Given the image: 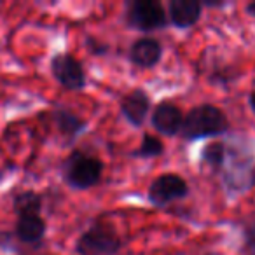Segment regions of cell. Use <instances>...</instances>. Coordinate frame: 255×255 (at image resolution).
Instances as JSON below:
<instances>
[{"label":"cell","instance_id":"1","mask_svg":"<svg viewBox=\"0 0 255 255\" xmlns=\"http://www.w3.org/2000/svg\"><path fill=\"white\" fill-rule=\"evenodd\" d=\"M229 126L227 117L220 109L213 105H199L194 107L187 117H184L182 124V135L187 140L205 138V136H215L224 133Z\"/></svg>","mask_w":255,"mask_h":255},{"label":"cell","instance_id":"2","mask_svg":"<svg viewBox=\"0 0 255 255\" xmlns=\"http://www.w3.org/2000/svg\"><path fill=\"white\" fill-rule=\"evenodd\" d=\"M102 170L103 164L100 159L75 152L65 166V178L72 187L88 189L98 184L100 177H102Z\"/></svg>","mask_w":255,"mask_h":255},{"label":"cell","instance_id":"3","mask_svg":"<svg viewBox=\"0 0 255 255\" xmlns=\"http://www.w3.org/2000/svg\"><path fill=\"white\" fill-rule=\"evenodd\" d=\"M75 248L79 255H114L121 248V240L112 229L96 226L79 238Z\"/></svg>","mask_w":255,"mask_h":255},{"label":"cell","instance_id":"4","mask_svg":"<svg viewBox=\"0 0 255 255\" xmlns=\"http://www.w3.org/2000/svg\"><path fill=\"white\" fill-rule=\"evenodd\" d=\"M128 21L135 28L149 32L166 25V12L163 5L154 0H136L128 9Z\"/></svg>","mask_w":255,"mask_h":255},{"label":"cell","instance_id":"5","mask_svg":"<svg viewBox=\"0 0 255 255\" xmlns=\"http://www.w3.org/2000/svg\"><path fill=\"white\" fill-rule=\"evenodd\" d=\"M189 187L185 180L178 175L166 173L157 177L149 189V198L156 205H166L175 199H180L187 194Z\"/></svg>","mask_w":255,"mask_h":255},{"label":"cell","instance_id":"6","mask_svg":"<svg viewBox=\"0 0 255 255\" xmlns=\"http://www.w3.org/2000/svg\"><path fill=\"white\" fill-rule=\"evenodd\" d=\"M53 75L68 89H82L86 84L84 68L70 54H58L53 60Z\"/></svg>","mask_w":255,"mask_h":255},{"label":"cell","instance_id":"7","mask_svg":"<svg viewBox=\"0 0 255 255\" xmlns=\"http://www.w3.org/2000/svg\"><path fill=\"white\" fill-rule=\"evenodd\" d=\"M152 124L157 131H161L163 135H175V133L182 131L184 116H182L180 109L177 105L163 102L154 109Z\"/></svg>","mask_w":255,"mask_h":255},{"label":"cell","instance_id":"8","mask_svg":"<svg viewBox=\"0 0 255 255\" xmlns=\"http://www.w3.org/2000/svg\"><path fill=\"white\" fill-rule=\"evenodd\" d=\"M121 109H123V114L128 121L135 126H140V124L145 121L147 114H149L150 109V100L147 96L145 91L142 89H135L129 95H126L121 102Z\"/></svg>","mask_w":255,"mask_h":255},{"label":"cell","instance_id":"9","mask_svg":"<svg viewBox=\"0 0 255 255\" xmlns=\"http://www.w3.org/2000/svg\"><path fill=\"white\" fill-rule=\"evenodd\" d=\"M161 54H163V47L157 42L156 39H138L131 47V61L135 65L142 68H152L154 65H157V61L161 60Z\"/></svg>","mask_w":255,"mask_h":255},{"label":"cell","instance_id":"10","mask_svg":"<svg viewBox=\"0 0 255 255\" xmlns=\"http://www.w3.org/2000/svg\"><path fill=\"white\" fill-rule=\"evenodd\" d=\"M201 16V4L196 0H171L170 18L171 23L178 28L192 26Z\"/></svg>","mask_w":255,"mask_h":255},{"label":"cell","instance_id":"11","mask_svg":"<svg viewBox=\"0 0 255 255\" xmlns=\"http://www.w3.org/2000/svg\"><path fill=\"white\" fill-rule=\"evenodd\" d=\"M46 233V224L39 215H21L16 224V234L26 243L39 241Z\"/></svg>","mask_w":255,"mask_h":255},{"label":"cell","instance_id":"12","mask_svg":"<svg viewBox=\"0 0 255 255\" xmlns=\"http://www.w3.org/2000/svg\"><path fill=\"white\" fill-rule=\"evenodd\" d=\"M16 210H18L19 217L21 215H37V212L40 210V198L33 192H26L16 198L14 203Z\"/></svg>","mask_w":255,"mask_h":255},{"label":"cell","instance_id":"13","mask_svg":"<svg viewBox=\"0 0 255 255\" xmlns=\"http://www.w3.org/2000/svg\"><path fill=\"white\" fill-rule=\"evenodd\" d=\"M224 157H226V147L222 142H212L205 147L203 150V159L213 168H220L224 163Z\"/></svg>","mask_w":255,"mask_h":255},{"label":"cell","instance_id":"14","mask_svg":"<svg viewBox=\"0 0 255 255\" xmlns=\"http://www.w3.org/2000/svg\"><path fill=\"white\" fill-rule=\"evenodd\" d=\"M56 124L61 131L67 133V135H75V133H79L82 129L81 119L75 117L74 114L65 112V110H61V112L56 114Z\"/></svg>","mask_w":255,"mask_h":255},{"label":"cell","instance_id":"15","mask_svg":"<svg viewBox=\"0 0 255 255\" xmlns=\"http://www.w3.org/2000/svg\"><path fill=\"white\" fill-rule=\"evenodd\" d=\"M164 145L159 138L152 135H145L143 136V142H142V147L135 152V156L138 157H152V156H159L163 152Z\"/></svg>","mask_w":255,"mask_h":255},{"label":"cell","instance_id":"16","mask_svg":"<svg viewBox=\"0 0 255 255\" xmlns=\"http://www.w3.org/2000/svg\"><path fill=\"white\" fill-rule=\"evenodd\" d=\"M247 248L250 255H255V222L247 227Z\"/></svg>","mask_w":255,"mask_h":255},{"label":"cell","instance_id":"17","mask_svg":"<svg viewBox=\"0 0 255 255\" xmlns=\"http://www.w3.org/2000/svg\"><path fill=\"white\" fill-rule=\"evenodd\" d=\"M247 11H248V14L255 16V0H254V2H250V4L247 5Z\"/></svg>","mask_w":255,"mask_h":255},{"label":"cell","instance_id":"18","mask_svg":"<svg viewBox=\"0 0 255 255\" xmlns=\"http://www.w3.org/2000/svg\"><path fill=\"white\" fill-rule=\"evenodd\" d=\"M250 107H252V110L255 112V91H252V95H250Z\"/></svg>","mask_w":255,"mask_h":255},{"label":"cell","instance_id":"19","mask_svg":"<svg viewBox=\"0 0 255 255\" xmlns=\"http://www.w3.org/2000/svg\"><path fill=\"white\" fill-rule=\"evenodd\" d=\"M206 255H220V254H206Z\"/></svg>","mask_w":255,"mask_h":255}]
</instances>
